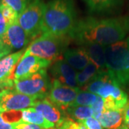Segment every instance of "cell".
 <instances>
[{
    "mask_svg": "<svg viewBox=\"0 0 129 129\" xmlns=\"http://www.w3.org/2000/svg\"><path fill=\"white\" fill-rule=\"evenodd\" d=\"M98 95L92 92L80 90L76 97L75 101H74L72 106H91L96 102ZM71 107V106H70Z\"/></svg>",
    "mask_w": 129,
    "mask_h": 129,
    "instance_id": "22",
    "label": "cell"
},
{
    "mask_svg": "<svg viewBox=\"0 0 129 129\" xmlns=\"http://www.w3.org/2000/svg\"><path fill=\"white\" fill-rule=\"evenodd\" d=\"M65 113L69 118L78 122L93 116L92 108L88 106H71L65 111Z\"/></svg>",
    "mask_w": 129,
    "mask_h": 129,
    "instance_id": "21",
    "label": "cell"
},
{
    "mask_svg": "<svg viewBox=\"0 0 129 129\" xmlns=\"http://www.w3.org/2000/svg\"><path fill=\"white\" fill-rule=\"evenodd\" d=\"M124 109L106 110L100 118L99 122L106 129H119L123 124L124 121Z\"/></svg>",
    "mask_w": 129,
    "mask_h": 129,
    "instance_id": "17",
    "label": "cell"
},
{
    "mask_svg": "<svg viewBox=\"0 0 129 129\" xmlns=\"http://www.w3.org/2000/svg\"><path fill=\"white\" fill-rule=\"evenodd\" d=\"M50 71L53 79L60 83L72 88H78L77 83L78 72L63 59L54 62Z\"/></svg>",
    "mask_w": 129,
    "mask_h": 129,
    "instance_id": "13",
    "label": "cell"
},
{
    "mask_svg": "<svg viewBox=\"0 0 129 129\" xmlns=\"http://www.w3.org/2000/svg\"><path fill=\"white\" fill-rule=\"evenodd\" d=\"M91 108L93 111V116L92 117H94L95 118L98 120V118H100V116L101 115L102 113L106 111L104 99L98 95L96 102L91 106Z\"/></svg>",
    "mask_w": 129,
    "mask_h": 129,
    "instance_id": "27",
    "label": "cell"
},
{
    "mask_svg": "<svg viewBox=\"0 0 129 129\" xmlns=\"http://www.w3.org/2000/svg\"><path fill=\"white\" fill-rule=\"evenodd\" d=\"M62 59L75 70H82L90 62L83 47L68 48L63 53Z\"/></svg>",
    "mask_w": 129,
    "mask_h": 129,
    "instance_id": "15",
    "label": "cell"
},
{
    "mask_svg": "<svg viewBox=\"0 0 129 129\" xmlns=\"http://www.w3.org/2000/svg\"><path fill=\"white\" fill-rule=\"evenodd\" d=\"M45 3L42 0H32L19 15L18 24L33 40L42 34V24Z\"/></svg>",
    "mask_w": 129,
    "mask_h": 129,
    "instance_id": "6",
    "label": "cell"
},
{
    "mask_svg": "<svg viewBox=\"0 0 129 129\" xmlns=\"http://www.w3.org/2000/svg\"><path fill=\"white\" fill-rule=\"evenodd\" d=\"M50 129H58V128H50Z\"/></svg>",
    "mask_w": 129,
    "mask_h": 129,
    "instance_id": "35",
    "label": "cell"
},
{
    "mask_svg": "<svg viewBox=\"0 0 129 129\" xmlns=\"http://www.w3.org/2000/svg\"><path fill=\"white\" fill-rule=\"evenodd\" d=\"M2 118L5 122L10 124H16L22 122V111H8L0 113Z\"/></svg>",
    "mask_w": 129,
    "mask_h": 129,
    "instance_id": "24",
    "label": "cell"
},
{
    "mask_svg": "<svg viewBox=\"0 0 129 129\" xmlns=\"http://www.w3.org/2000/svg\"><path fill=\"white\" fill-rule=\"evenodd\" d=\"M128 28V22L125 18L88 17L78 19L69 37L80 45L97 43L106 47L123 40Z\"/></svg>",
    "mask_w": 129,
    "mask_h": 129,
    "instance_id": "1",
    "label": "cell"
},
{
    "mask_svg": "<svg viewBox=\"0 0 129 129\" xmlns=\"http://www.w3.org/2000/svg\"><path fill=\"white\" fill-rule=\"evenodd\" d=\"M14 129H43L37 125L28 123L24 122H20L14 124Z\"/></svg>",
    "mask_w": 129,
    "mask_h": 129,
    "instance_id": "29",
    "label": "cell"
},
{
    "mask_svg": "<svg viewBox=\"0 0 129 129\" xmlns=\"http://www.w3.org/2000/svg\"><path fill=\"white\" fill-rule=\"evenodd\" d=\"M0 129H14V125L5 122L0 115Z\"/></svg>",
    "mask_w": 129,
    "mask_h": 129,
    "instance_id": "32",
    "label": "cell"
},
{
    "mask_svg": "<svg viewBox=\"0 0 129 129\" xmlns=\"http://www.w3.org/2000/svg\"><path fill=\"white\" fill-rule=\"evenodd\" d=\"M0 2H4L10 7H12L19 15L26 9V7L32 1L31 0H0Z\"/></svg>",
    "mask_w": 129,
    "mask_h": 129,
    "instance_id": "25",
    "label": "cell"
},
{
    "mask_svg": "<svg viewBox=\"0 0 129 129\" xmlns=\"http://www.w3.org/2000/svg\"><path fill=\"white\" fill-rule=\"evenodd\" d=\"M106 68L120 86L129 85V37L105 47Z\"/></svg>",
    "mask_w": 129,
    "mask_h": 129,
    "instance_id": "4",
    "label": "cell"
},
{
    "mask_svg": "<svg viewBox=\"0 0 129 129\" xmlns=\"http://www.w3.org/2000/svg\"><path fill=\"white\" fill-rule=\"evenodd\" d=\"M83 2L92 13L109 12L119 3V0H83Z\"/></svg>",
    "mask_w": 129,
    "mask_h": 129,
    "instance_id": "19",
    "label": "cell"
},
{
    "mask_svg": "<svg viewBox=\"0 0 129 129\" xmlns=\"http://www.w3.org/2000/svg\"><path fill=\"white\" fill-rule=\"evenodd\" d=\"M88 55L90 61L95 64L100 70H105L106 68L105 46L97 43H88L81 45Z\"/></svg>",
    "mask_w": 129,
    "mask_h": 129,
    "instance_id": "16",
    "label": "cell"
},
{
    "mask_svg": "<svg viewBox=\"0 0 129 129\" xmlns=\"http://www.w3.org/2000/svg\"><path fill=\"white\" fill-rule=\"evenodd\" d=\"M40 98L20 93L13 88L5 89L0 92V113L8 111H23L32 108L35 102Z\"/></svg>",
    "mask_w": 129,
    "mask_h": 129,
    "instance_id": "9",
    "label": "cell"
},
{
    "mask_svg": "<svg viewBox=\"0 0 129 129\" xmlns=\"http://www.w3.org/2000/svg\"><path fill=\"white\" fill-rule=\"evenodd\" d=\"M58 129H88L82 123L76 121L69 117L64 118L63 123Z\"/></svg>",
    "mask_w": 129,
    "mask_h": 129,
    "instance_id": "26",
    "label": "cell"
},
{
    "mask_svg": "<svg viewBox=\"0 0 129 129\" xmlns=\"http://www.w3.org/2000/svg\"><path fill=\"white\" fill-rule=\"evenodd\" d=\"M51 64L52 62L50 60H45L37 56H22L17 64L14 74V80L26 78L37 73L42 70H46Z\"/></svg>",
    "mask_w": 129,
    "mask_h": 129,
    "instance_id": "11",
    "label": "cell"
},
{
    "mask_svg": "<svg viewBox=\"0 0 129 129\" xmlns=\"http://www.w3.org/2000/svg\"><path fill=\"white\" fill-rule=\"evenodd\" d=\"M80 123L85 125L88 129H103V126L99 120L95 118L94 117L88 118L85 120L80 121Z\"/></svg>",
    "mask_w": 129,
    "mask_h": 129,
    "instance_id": "28",
    "label": "cell"
},
{
    "mask_svg": "<svg viewBox=\"0 0 129 129\" xmlns=\"http://www.w3.org/2000/svg\"><path fill=\"white\" fill-rule=\"evenodd\" d=\"M26 49L12 53L0 60V82L14 80L17 64L21 60Z\"/></svg>",
    "mask_w": 129,
    "mask_h": 129,
    "instance_id": "14",
    "label": "cell"
},
{
    "mask_svg": "<svg viewBox=\"0 0 129 129\" xmlns=\"http://www.w3.org/2000/svg\"><path fill=\"white\" fill-rule=\"evenodd\" d=\"M77 21L74 0H50L45 3L42 32L69 37Z\"/></svg>",
    "mask_w": 129,
    "mask_h": 129,
    "instance_id": "2",
    "label": "cell"
},
{
    "mask_svg": "<svg viewBox=\"0 0 129 129\" xmlns=\"http://www.w3.org/2000/svg\"><path fill=\"white\" fill-rule=\"evenodd\" d=\"M123 112H124V119L129 118V98L128 100V103H127L126 106L124 108Z\"/></svg>",
    "mask_w": 129,
    "mask_h": 129,
    "instance_id": "33",
    "label": "cell"
},
{
    "mask_svg": "<svg viewBox=\"0 0 129 129\" xmlns=\"http://www.w3.org/2000/svg\"><path fill=\"white\" fill-rule=\"evenodd\" d=\"M80 90V88L67 86L52 79L50 89L47 97L61 111L65 112L68 108L72 106Z\"/></svg>",
    "mask_w": 129,
    "mask_h": 129,
    "instance_id": "10",
    "label": "cell"
},
{
    "mask_svg": "<svg viewBox=\"0 0 129 129\" xmlns=\"http://www.w3.org/2000/svg\"><path fill=\"white\" fill-rule=\"evenodd\" d=\"M32 108H34L47 121L55 125L58 128L65 118L62 111L47 97L37 100Z\"/></svg>",
    "mask_w": 129,
    "mask_h": 129,
    "instance_id": "12",
    "label": "cell"
},
{
    "mask_svg": "<svg viewBox=\"0 0 129 129\" xmlns=\"http://www.w3.org/2000/svg\"><path fill=\"white\" fill-rule=\"evenodd\" d=\"M82 89L103 98L106 110L124 109L128 100L127 94L108 70L99 71L95 77Z\"/></svg>",
    "mask_w": 129,
    "mask_h": 129,
    "instance_id": "3",
    "label": "cell"
},
{
    "mask_svg": "<svg viewBox=\"0 0 129 129\" xmlns=\"http://www.w3.org/2000/svg\"><path fill=\"white\" fill-rule=\"evenodd\" d=\"M22 122L37 125L43 129H50L55 127V125L47 121L34 108H28L22 111Z\"/></svg>",
    "mask_w": 129,
    "mask_h": 129,
    "instance_id": "18",
    "label": "cell"
},
{
    "mask_svg": "<svg viewBox=\"0 0 129 129\" xmlns=\"http://www.w3.org/2000/svg\"><path fill=\"white\" fill-rule=\"evenodd\" d=\"M14 80H9L7 82H0V92L5 89H10L13 88Z\"/></svg>",
    "mask_w": 129,
    "mask_h": 129,
    "instance_id": "31",
    "label": "cell"
},
{
    "mask_svg": "<svg viewBox=\"0 0 129 129\" xmlns=\"http://www.w3.org/2000/svg\"><path fill=\"white\" fill-rule=\"evenodd\" d=\"M51 87V81L46 70L24 78L14 80L13 89L29 96L45 98L47 96Z\"/></svg>",
    "mask_w": 129,
    "mask_h": 129,
    "instance_id": "7",
    "label": "cell"
},
{
    "mask_svg": "<svg viewBox=\"0 0 129 129\" xmlns=\"http://www.w3.org/2000/svg\"><path fill=\"white\" fill-rule=\"evenodd\" d=\"M99 71L101 70L96 65L90 62L84 69L77 73V83L78 88L82 89L85 86L95 77Z\"/></svg>",
    "mask_w": 129,
    "mask_h": 129,
    "instance_id": "20",
    "label": "cell"
},
{
    "mask_svg": "<svg viewBox=\"0 0 129 129\" xmlns=\"http://www.w3.org/2000/svg\"><path fill=\"white\" fill-rule=\"evenodd\" d=\"M70 40V37H57L48 33H42L28 45L22 56H37L52 62L62 60L63 53Z\"/></svg>",
    "mask_w": 129,
    "mask_h": 129,
    "instance_id": "5",
    "label": "cell"
},
{
    "mask_svg": "<svg viewBox=\"0 0 129 129\" xmlns=\"http://www.w3.org/2000/svg\"><path fill=\"white\" fill-rule=\"evenodd\" d=\"M7 29V24L6 23L5 18L0 12V37L2 36Z\"/></svg>",
    "mask_w": 129,
    "mask_h": 129,
    "instance_id": "30",
    "label": "cell"
},
{
    "mask_svg": "<svg viewBox=\"0 0 129 129\" xmlns=\"http://www.w3.org/2000/svg\"><path fill=\"white\" fill-rule=\"evenodd\" d=\"M0 12L5 18L7 27L18 22V13L12 7L2 2H0Z\"/></svg>",
    "mask_w": 129,
    "mask_h": 129,
    "instance_id": "23",
    "label": "cell"
},
{
    "mask_svg": "<svg viewBox=\"0 0 129 129\" xmlns=\"http://www.w3.org/2000/svg\"><path fill=\"white\" fill-rule=\"evenodd\" d=\"M32 42L18 22L9 27L0 37V60L10 54L24 49Z\"/></svg>",
    "mask_w": 129,
    "mask_h": 129,
    "instance_id": "8",
    "label": "cell"
},
{
    "mask_svg": "<svg viewBox=\"0 0 129 129\" xmlns=\"http://www.w3.org/2000/svg\"><path fill=\"white\" fill-rule=\"evenodd\" d=\"M119 129H129V127L126 126L125 124H123L122 125V126H121Z\"/></svg>",
    "mask_w": 129,
    "mask_h": 129,
    "instance_id": "34",
    "label": "cell"
}]
</instances>
